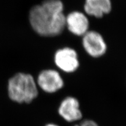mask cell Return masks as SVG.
Returning <instances> with one entry per match:
<instances>
[{
  "instance_id": "6da1fadb",
  "label": "cell",
  "mask_w": 126,
  "mask_h": 126,
  "mask_svg": "<svg viewBox=\"0 0 126 126\" xmlns=\"http://www.w3.org/2000/svg\"><path fill=\"white\" fill-rule=\"evenodd\" d=\"M29 20L32 28L41 36L54 37L65 28V15L61 0H44L30 9Z\"/></svg>"
},
{
  "instance_id": "7a4b0ae2",
  "label": "cell",
  "mask_w": 126,
  "mask_h": 126,
  "mask_svg": "<svg viewBox=\"0 0 126 126\" xmlns=\"http://www.w3.org/2000/svg\"><path fill=\"white\" fill-rule=\"evenodd\" d=\"M8 92L12 101L30 103L38 96V86L31 74L18 72L9 79Z\"/></svg>"
},
{
  "instance_id": "3957f363",
  "label": "cell",
  "mask_w": 126,
  "mask_h": 126,
  "mask_svg": "<svg viewBox=\"0 0 126 126\" xmlns=\"http://www.w3.org/2000/svg\"><path fill=\"white\" fill-rule=\"evenodd\" d=\"M54 62L58 68L66 73L74 72L79 67L77 52L69 47L57 50L54 56Z\"/></svg>"
},
{
  "instance_id": "277c9868",
  "label": "cell",
  "mask_w": 126,
  "mask_h": 126,
  "mask_svg": "<svg viewBox=\"0 0 126 126\" xmlns=\"http://www.w3.org/2000/svg\"><path fill=\"white\" fill-rule=\"evenodd\" d=\"M82 37V46L89 56L93 58H99L106 53V43L98 32L89 30Z\"/></svg>"
},
{
  "instance_id": "5b68a950",
  "label": "cell",
  "mask_w": 126,
  "mask_h": 126,
  "mask_svg": "<svg viewBox=\"0 0 126 126\" xmlns=\"http://www.w3.org/2000/svg\"><path fill=\"white\" fill-rule=\"evenodd\" d=\"M36 81L37 86L48 94L56 93L64 85V80L60 72L54 69L42 70Z\"/></svg>"
},
{
  "instance_id": "8992f818",
  "label": "cell",
  "mask_w": 126,
  "mask_h": 126,
  "mask_svg": "<svg viewBox=\"0 0 126 126\" xmlns=\"http://www.w3.org/2000/svg\"><path fill=\"white\" fill-rule=\"evenodd\" d=\"M65 28L72 34L82 36L89 31V20L85 13L74 11L65 16Z\"/></svg>"
},
{
  "instance_id": "52a82bcc",
  "label": "cell",
  "mask_w": 126,
  "mask_h": 126,
  "mask_svg": "<svg viewBox=\"0 0 126 126\" xmlns=\"http://www.w3.org/2000/svg\"><path fill=\"white\" fill-rule=\"evenodd\" d=\"M58 113L61 117L69 123L79 120L82 117L78 99L72 96L64 98L60 104Z\"/></svg>"
},
{
  "instance_id": "ba28073f",
  "label": "cell",
  "mask_w": 126,
  "mask_h": 126,
  "mask_svg": "<svg viewBox=\"0 0 126 126\" xmlns=\"http://www.w3.org/2000/svg\"><path fill=\"white\" fill-rule=\"evenodd\" d=\"M111 0H85L83 9L86 15L101 18L111 11Z\"/></svg>"
},
{
  "instance_id": "9c48e42d",
  "label": "cell",
  "mask_w": 126,
  "mask_h": 126,
  "mask_svg": "<svg viewBox=\"0 0 126 126\" xmlns=\"http://www.w3.org/2000/svg\"><path fill=\"white\" fill-rule=\"evenodd\" d=\"M79 126H99L96 123L92 120H85L81 123Z\"/></svg>"
},
{
  "instance_id": "30bf717a",
  "label": "cell",
  "mask_w": 126,
  "mask_h": 126,
  "mask_svg": "<svg viewBox=\"0 0 126 126\" xmlns=\"http://www.w3.org/2000/svg\"><path fill=\"white\" fill-rule=\"evenodd\" d=\"M45 126H59V125H57V124H54V123H48Z\"/></svg>"
},
{
  "instance_id": "8fae6325",
  "label": "cell",
  "mask_w": 126,
  "mask_h": 126,
  "mask_svg": "<svg viewBox=\"0 0 126 126\" xmlns=\"http://www.w3.org/2000/svg\"><path fill=\"white\" fill-rule=\"evenodd\" d=\"M74 126H79V125H78V124H76V125H75Z\"/></svg>"
}]
</instances>
